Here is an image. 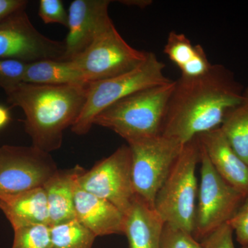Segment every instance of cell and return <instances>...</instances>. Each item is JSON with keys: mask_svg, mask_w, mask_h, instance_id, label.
I'll use <instances>...</instances> for the list:
<instances>
[{"mask_svg": "<svg viewBox=\"0 0 248 248\" xmlns=\"http://www.w3.org/2000/svg\"><path fill=\"white\" fill-rule=\"evenodd\" d=\"M38 14L45 24L55 23L68 27V14L61 0H41Z\"/></svg>", "mask_w": 248, "mask_h": 248, "instance_id": "d4e9b609", "label": "cell"}, {"mask_svg": "<svg viewBox=\"0 0 248 248\" xmlns=\"http://www.w3.org/2000/svg\"><path fill=\"white\" fill-rule=\"evenodd\" d=\"M23 82L53 85H87L84 74L73 61L45 60L27 63Z\"/></svg>", "mask_w": 248, "mask_h": 248, "instance_id": "ac0fdd59", "label": "cell"}, {"mask_svg": "<svg viewBox=\"0 0 248 248\" xmlns=\"http://www.w3.org/2000/svg\"><path fill=\"white\" fill-rule=\"evenodd\" d=\"M77 219L97 236L124 233L125 216L108 201L93 195L78 184L75 194Z\"/></svg>", "mask_w": 248, "mask_h": 248, "instance_id": "5bb4252c", "label": "cell"}, {"mask_svg": "<svg viewBox=\"0 0 248 248\" xmlns=\"http://www.w3.org/2000/svg\"><path fill=\"white\" fill-rule=\"evenodd\" d=\"M87 85H42L22 82L5 91L13 107L25 115V131L32 146L46 153L62 147L63 132L72 126L86 102Z\"/></svg>", "mask_w": 248, "mask_h": 248, "instance_id": "7a4b0ae2", "label": "cell"}, {"mask_svg": "<svg viewBox=\"0 0 248 248\" xmlns=\"http://www.w3.org/2000/svg\"><path fill=\"white\" fill-rule=\"evenodd\" d=\"M51 248H92L96 236L77 218L50 226Z\"/></svg>", "mask_w": 248, "mask_h": 248, "instance_id": "ffe728a7", "label": "cell"}, {"mask_svg": "<svg viewBox=\"0 0 248 248\" xmlns=\"http://www.w3.org/2000/svg\"><path fill=\"white\" fill-rule=\"evenodd\" d=\"M148 55V52L137 50L129 45L112 22L72 61L82 72L89 84L133 71L146 61Z\"/></svg>", "mask_w": 248, "mask_h": 248, "instance_id": "52a82bcc", "label": "cell"}, {"mask_svg": "<svg viewBox=\"0 0 248 248\" xmlns=\"http://www.w3.org/2000/svg\"><path fill=\"white\" fill-rule=\"evenodd\" d=\"M241 248H248V245H247V246H242Z\"/></svg>", "mask_w": 248, "mask_h": 248, "instance_id": "1f68e13d", "label": "cell"}, {"mask_svg": "<svg viewBox=\"0 0 248 248\" xmlns=\"http://www.w3.org/2000/svg\"><path fill=\"white\" fill-rule=\"evenodd\" d=\"M165 64L155 53L133 71L110 79L87 84L86 102L78 120L71 126L78 135H84L92 128L94 119L101 112L120 99L147 88L172 81L164 74Z\"/></svg>", "mask_w": 248, "mask_h": 248, "instance_id": "5b68a950", "label": "cell"}, {"mask_svg": "<svg viewBox=\"0 0 248 248\" xmlns=\"http://www.w3.org/2000/svg\"><path fill=\"white\" fill-rule=\"evenodd\" d=\"M86 170L76 165L59 170L43 186L48 203L50 226L76 218L75 194L78 180Z\"/></svg>", "mask_w": 248, "mask_h": 248, "instance_id": "9a60e30c", "label": "cell"}, {"mask_svg": "<svg viewBox=\"0 0 248 248\" xmlns=\"http://www.w3.org/2000/svg\"><path fill=\"white\" fill-rule=\"evenodd\" d=\"M220 129L236 154L248 165V87L241 102L227 114Z\"/></svg>", "mask_w": 248, "mask_h": 248, "instance_id": "d6986e66", "label": "cell"}, {"mask_svg": "<svg viewBox=\"0 0 248 248\" xmlns=\"http://www.w3.org/2000/svg\"><path fill=\"white\" fill-rule=\"evenodd\" d=\"M161 248H203L193 234L180 228L164 223L161 232Z\"/></svg>", "mask_w": 248, "mask_h": 248, "instance_id": "603a6c76", "label": "cell"}, {"mask_svg": "<svg viewBox=\"0 0 248 248\" xmlns=\"http://www.w3.org/2000/svg\"><path fill=\"white\" fill-rule=\"evenodd\" d=\"M58 170L50 153L32 145L0 146V197L43 187Z\"/></svg>", "mask_w": 248, "mask_h": 248, "instance_id": "30bf717a", "label": "cell"}, {"mask_svg": "<svg viewBox=\"0 0 248 248\" xmlns=\"http://www.w3.org/2000/svg\"><path fill=\"white\" fill-rule=\"evenodd\" d=\"M0 210L14 230L33 225L50 226L48 203L43 187L0 197Z\"/></svg>", "mask_w": 248, "mask_h": 248, "instance_id": "2e32d148", "label": "cell"}, {"mask_svg": "<svg viewBox=\"0 0 248 248\" xmlns=\"http://www.w3.org/2000/svg\"><path fill=\"white\" fill-rule=\"evenodd\" d=\"M200 164L201 180L192 234L198 241L228 223L246 199L215 170L201 145Z\"/></svg>", "mask_w": 248, "mask_h": 248, "instance_id": "8992f818", "label": "cell"}, {"mask_svg": "<svg viewBox=\"0 0 248 248\" xmlns=\"http://www.w3.org/2000/svg\"><path fill=\"white\" fill-rule=\"evenodd\" d=\"M26 0H0V21L19 10L26 9Z\"/></svg>", "mask_w": 248, "mask_h": 248, "instance_id": "f1b7e54d", "label": "cell"}, {"mask_svg": "<svg viewBox=\"0 0 248 248\" xmlns=\"http://www.w3.org/2000/svg\"><path fill=\"white\" fill-rule=\"evenodd\" d=\"M232 228L237 242L242 246L248 245V197L234 217L228 222Z\"/></svg>", "mask_w": 248, "mask_h": 248, "instance_id": "4316f807", "label": "cell"}, {"mask_svg": "<svg viewBox=\"0 0 248 248\" xmlns=\"http://www.w3.org/2000/svg\"><path fill=\"white\" fill-rule=\"evenodd\" d=\"M11 248H51L50 226L33 225L14 230Z\"/></svg>", "mask_w": 248, "mask_h": 248, "instance_id": "7402d4cb", "label": "cell"}, {"mask_svg": "<svg viewBox=\"0 0 248 248\" xmlns=\"http://www.w3.org/2000/svg\"><path fill=\"white\" fill-rule=\"evenodd\" d=\"M11 120L9 109L0 105V130L6 126Z\"/></svg>", "mask_w": 248, "mask_h": 248, "instance_id": "f546056e", "label": "cell"}, {"mask_svg": "<svg viewBox=\"0 0 248 248\" xmlns=\"http://www.w3.org/2000/svg\"><path fill=\"white\" fill-rule=\"evenodd\" d=\"M109 0H75L68 9V32L63 61H71L82 53L97 34L112 22Z\"/></svg>", "mask_w": 248, "mask_h": 248, "instance_id": "7c38bea8", "label": "cell"}, {"mask_svg": "<svg viewBox=\"0 0 248 248\" xmlns=\"http://www.w3.org/2000/svg\"><path fill=\"white\" fill-rule=\"evenodd\" d=\"M81 189L108 201L126 216L136 198L132 177L131 152L122 145L79 177Z\"/></svg>", "mask_w": 248, "mask_h": 248, "instance_id": "9c48e42d", "label": "cell"}, {"mask_svg": "<svg viewBox=\"0 0 248 248\" xmlns=\"http://www.w3.org/2000/svg\"><path fill=\"white\" fill-rule=\"evenodd\" d=\"M203 46L199 45L198 50L195 58L181 68V77L185 78H195L208 73L212 66Z\"/></svg>", "mask_w": 248, "mask_h": 248, "instance_id": "83f0119b", "label": "cell"}, {"mask_svg": "<svg viewBox=\"0 0 248 248\" xmlns=\"http://www.w3.org/2000/svg\"><path fill=\"white\" fill-rule=\"evenodd\" d=\"M199 163L200 145L195 138L183 146L154 202L155 211L165 223L192 234L198 195L196 169Z\"/></svg>", "mask_w": 248, "mask_h": 248, "instance_id": "277c9868", "label": "cell"}, {"mask_svg": "<svg viewBox=\"0 0 248 248\" xmlns=\"http://www.w3.org/2000/svg\"><path fill=\"white\" fill-rule=\"evenodd\" d=\"M27 63L0 59V88L5 91L23 82Z\"/></svg>", "mask_w": 248, "mask_h": 248, "instance_id": "cb8c5ba5", "label": "cell"}, {"mask_svg": "<svg viewBox=\"0 0 248 248\" xmlns=\"http://www.w3.org/2000/svg\"><path fill=\"white\" fill-rule=\"evenodd\" d=\"M201 146L218 174L228 184L248 197V165L236 154L220 128L197 136Z\"/></svg>", "mask_w": 248, "mask_h": 248, "instance_id": "4fadbf2b", "label": "cell"}, {"mask_svg": "<svg viewBox=\"0 0 248 248\" xmlns=\"http://www.w3.org/2000/svg\"><path fill=\"white\" fill-rule=\"evenodd\" d=\"M64 53V42L42 35L31 23L25 9L0 21V59L29 63L63 60Z\"/></svg>", "mask_w": 248, "mask_h": 248, "instance_id": "8fae6325", "label": "cell"}, {"mask_svg": "<svg viewBox=\"0 0 248 248\" xmlns=\"http://www.w3.org/2000/svg\"><path fill=\"white\" fill-rule=\"evenodd\" d=\"M175 80L141 90L101 112L93 125L110 129L127 143L161 135Z\"/></svg>", "mask_w": 248, "mask_h": 248, "instance_id": "3957f363", "label": "cell"}, {"mask_svg": "<svg viewBox=\"0 0 248 248\" xmlns=\"http://www.w3.org/2000/svg\"><path fill=\"white\" fill-rule=\"evenodd\" d=\"M164 222L154 208L136 197L125 216L124 234L130 248H161Z\"/></svg>", "mask_w": 248, "mask_h": 248, "instance_id": "e0dca14e", "label": "cell"}, {"mask_svg": "<svg viewBox=\"0 0 248 248\" xmlns=\"http://www.w3.org/2000/svg\"><path fill=\"white\" fill-rule=\"evenodd\" d=\"M245 89L234 73L219 63L198 78L180 77L168 102L161 135L184 145L220 128L228 112L241 102Z\"/></svg>", "mask_w": 248, "mask_h": 248, "instance_id": "6da1fadb", "label": "cell"}, {"mask_svg": "<svg viewBox=\"0 0 248 248\" xmlns=\"http://www.w3.org/2000/svg\"><path fill=\"white\" fill-rule=\"evenodd\" d=\"M121 4L128 5V6H136L140 9H145L153 4L151 0H122L120 1Z\"/></svg>", "mask_w": 248, "mask_h": 248, "instance_id": "4dcf8cb0", "label": "cell"}, {"mask_svg": "<svg viewBox=\"0 0 248 248\" xmlns=\"http://www.w3.org/2000/svg\"><path fill=\"white\" fill-rule=\"evenodd\" d=\"M232 228L227 223L202 240L203 248H235Z\"/></svg>", "mask_w": 248, "mask_h": 248, "instance_id": "484cf974", "label": "cell"}, {"mask_svg": "<svg viewBox=\"0 0 248 248\" xmlns=\"http://www.w3.org/2000/svg\"><path fill=\"white\" fill-rule=\"evenodd\" d=\"M199 45H193L184 33L171 31L164 52L179 69L192 60L197 53Z\"/></svg>", "mask_w": 248, "mask_h": 248, "instance_id": "44dd1931", "label": "cell"}, {"mask_svg": "<svg viewBox=\"0 0 248 248\" xmlns=\"http://www.w3.org/2000/svg\"><path fill=\"white\" fill-rule=\"evenodd\" d=\"M131 152L135 195L154 208L155 197L169 175L184 144L160 135L128 143Z\"/></svg>", "mask_w": 248, "mask_h": 248, "instance_id": "ba28073f", "label": "cell"}]
</instances>
